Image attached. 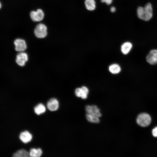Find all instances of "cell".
<instances>
[{"label":"cell","instance_id":"obj_1","mask_svg":"<svg viewBox=\"0 0 157 157\" xmlns=\"http://www.w3.org/2000/svg\"><path fill=\"white\" fill-rule=\"evenodd\" d=\"M137 15L141 20L147 21L151 19L153 15V10L151 4L147 3L144 7H139L137 11Z\"/></svg>","mask_w":157,"mask_h":157},{"label":"cell","instance_id":"obj_2","mask_svg":"<svg viewBox=\"0 0 157 157\" xmlns=\"http://www.w3.org/2000/svg\"><path fill=\"white\" fill-rule=\"evenodd\" d=\"M136 121L138 124L139 126L142 127H146L150 124L151 118L148 114L142 113L138 115Z\"/></svg>","mask_w":157,"mask_h":157},{"label":"cell","instance_id":"obj_3","mask_svg":"<svg viewBox=\"0 0 157 157\" xmlns=\"http://www.w3.org/2000/svg\"><path fill=\"white\" fill-rule=\"evenodd\" d=\"M35 36L38 38L45 37L47 35V28L44 24L40 23L35 27L34 30Z\"/></svg>","mask_w":157,"mask_h":157},{"label":"cell","instance_id":"obj_4","mask_svg":"<svg viewBox=\"0 0 157 157\" xmlns=\"http://www.w3.org/2000/svg\"><path fill=\"white\" fill-rule=\"evenodd\" d=\"M85 110L86 113L90 115L97 116L99 117L102 116L100 110L95 105H86L85 107Z\"/></svg>","mask_w":157,"mask_h":157},{"label":"cell","instance_id":"obj_5","mask_svg":"<svg viewBox=\"0 0 157 157\" xmlns=\"http://www.w3.org/2000/svg\"><path fill=\"white\" fill-rule=\"evenodd\" d=\"M30 15L33 21L38 22L43 19L44 13L42 9H38L36 11H32L30 13Z\"/></svg>","mask_w":157,"mask_h":157},{"label":"cell","instance_id":"obj_6","mask_svg":"<svg viewBox=\"0 0 157 157\" xmlns=\"http://www.w3.org/2000/svg\"><path fill=\"white\" fill-rule=\"evenodd\" d=\"M147 62L151 65L157 64V49L151 50L146 57Z\"/></svg>","mask_w":157,"mask_h":157},{"label":"cell","instance_id":"obj_7","mask_svg":"<svg viewBox=\"0 0 157 157\" xmlns=\"http://www.w3.org/2000/svg\"><path fill=\"white\" fill-rule=\"evenodd\" d=\"M15 46V50L19 52H23L26 49L27 46L26 42L23 39L18 38L14 42Z\"/></svg>","mask_w":157,"mask_h":157},{"label":"cell","instance_id":"obj_8","mask_svg":"<svg viewBox=\"0 0 157 157\" xmlns=\"http://www.w3.org/2000/svg\"><path fill=\"white\" fill-rule=\"evenodd\" d=\"M28 60V56L25 52H21L17 54L16 56V61L19 66H24Z\"/></svg>","mask_w":157,"mask_h":157},{"label":"cell","instance_id":"obj_9","mask_svg":"<svg viewBox=\"0 0 157 157\" xmlns=\"http://www.w3.org/2000/svg\"><path fill=\"white\" fill-rule=\"evenodd\" d=\"M47 107L48 109L51 111H54L58 109L59 107V103L58 100L55 98H52L49 100L47 103Z\"/></svg>","mask_w":157,"mask_h":157},{"label":"cell","instance_id":"obj_10","mask_svg":"<svg viewBox=\"0 0 157 157\" xmlns=\"http://www.w3.org/2000/svg\"><path fill=\"white\" fill-rule=\"evenodd\" d=\"M19 138L23 142L27 143L31 140L32 135L28 131H25L21 133L19 135Z\"/></svg>","mask_w":157,"mask_h":157},{"label":"cell","instance_id":"obj_11","mask_svg":"<svg viewBox=\"0 0 157 157\" xmlns=\"http://www.w3.org/2000/svg\"><path fill=\"white\" fill-rule=\"evenodd\" d=\"M132 47V45L131 42H126L122 45L121 50L123 54H127L130 51Z\"/></svg>","mask_w":157,"mask_h":157},{"label":"cell","instance_id":"obj_12","mask_svg":"<svg viewBox=\"0 0 157 157\" xmlns=\"http://www.w3.org/2000/svg\"><path fill=\"white\" fill-rule=\"evenodd\" d=\"M86 118L89 122L94 123H98L100 122L99 117L86 113L85 115Z\"/></svg>","mask_w":157,"mask_h":157},{"label":"cell","instance_id":"obj_13","mask_svg":"<svg viewBox=\"0 0 157 157\" xmlns=\"http://www.w3.org/2000/svg\"><path fill=\"white\" fill-rule=\"evenodd\" d=\"M14 157H30L29 152L24 149L19 150L14 153L13 155Z\"/></svg>","mask_w":157,"mask_h":157},{"label":"cell","instance_id":"obj_14","mask_svg":"<svg viewBox=\"0 0 157 157\" xmlns=\"http://www.w3.org/2000/svg\"><path fill=\"white\" fill-rule=\"evenodd\" d=\"M85 3L86 9L88 10H93L96 8V3L94 0H85Z\"/></svg>","mask_w":157,"mask_h":157},{"label":"cell","instance_id":"obj_15","mask_svg":"<svg viewBox=\"0 0 157 157\" xmlns=\"http://www.w3.org/2000/svg\"><path fill=\"white\" fill-rule=\"evenodd\" d=\"M34 110L36 114L40 115L45 111L46 108L43 104H40L35 106L34 108Z\"/></svg>","mask_w":157,"mask_h":157},{"label":"cell","instance_id":"obj_16","mask_svg":"<svg viewBox=\"0 0 157 157\" xmlns=\"http://www.w3.org/2000/svg\"><path fill=\"white\" fill-rule=\"evenodd\" d=\"M120 66L117 64H113L110 65L109 70L110 72L113 74H117L119 73L121 71Z\"/></svg>","mask_w":157,"mask_h":157},{"label":"cell","instance_id":"obj_17","mask_svg":"<svg viewBox=\"0 0 157 157\" xmlns=\"http://www.w3.org/2000/svg\"><path fill=\"white\" fill-rule=\"evenodd\" d=\"M42 151L40 149H37L33 148L31 149L29 152L30 156L32 157H39L41 156Z\"/></svg>","mask_w":157,"mask_h":157},{"label":"cell","instance_id":"obj_18","mask_svg":"<svg viewBox=\"0 0 157 157\" xmlns=\"http://www.w3.org/2000/svg\"><path fill=\"white\" fill-rule=\"evenodd\" d=\"M82 94V90L81 88H77L75 90V94L78 97H81Z\"/></svg>","mask_w":157,"mask_h":157},{"label":"cell","instance_id":"obj_19","mask_svg":"<svg viewBox=\"0 0 157 157\" xmlns=\"http://www.w3.org/2000/svg\"><path fill=\"white\" fill-rule=\"evenodd\" d=\"M81 88L82 90V94L81 95H88L89 92V90L85 86H82Z\"/></svg>","mask_w":157,"mask_h":157},{"label":"cell","instance_id":"obj_20","mask_svg":"<svg viewBox=\"0 0 157 157\" xmlns=\"http://www.w3.org/2000/svg\"><path fill=\"white\" fill-rule=\"evenodd\" d=\"M153 135L155 137H157V127L154 129L152 131Z\"/></svg>","mask_w":157,"mask_h":157},{"label":"cell","instance_id":"obj_21","mask_svg":"<svg viewBox=\"0 0 157 157\" xmlns=\"http://www.w3.org/2000/svg\"><path fill=\"white\" fill-rule=\"evenodd\" d=\"M113 0H101V1L103 3H105L107 5H109L111 4Z\"/></svg>","mask_w":157,"mask_h":157},{"label":"cell","instance_id":"obj_22","mask_svg":"<svg viewBox=\"0 0 157 157\" xmlns=\"http://www.w3.org/2000/svg\"><path fill=\"white\" fill-rule=\"evenodd\" d=\"M110 11L112 13L115 12L116 11V8L114 7H112L110 9Z\"/></svg>","mask_w":157,"mask_h":157},{"label":"cell","instance_id":"obj_23","mask_svg":"<svg viewBox=\"0 0 157 157\" xmlns=\"http://www.w3.org/2000/svg\"><path fill=\"white\" fill-rule=\"evenodd\" d=\"M1 3L0 2V9L1 8Z\"/></svg>","mask_w":157,"mask_h":157}]
</instances>
